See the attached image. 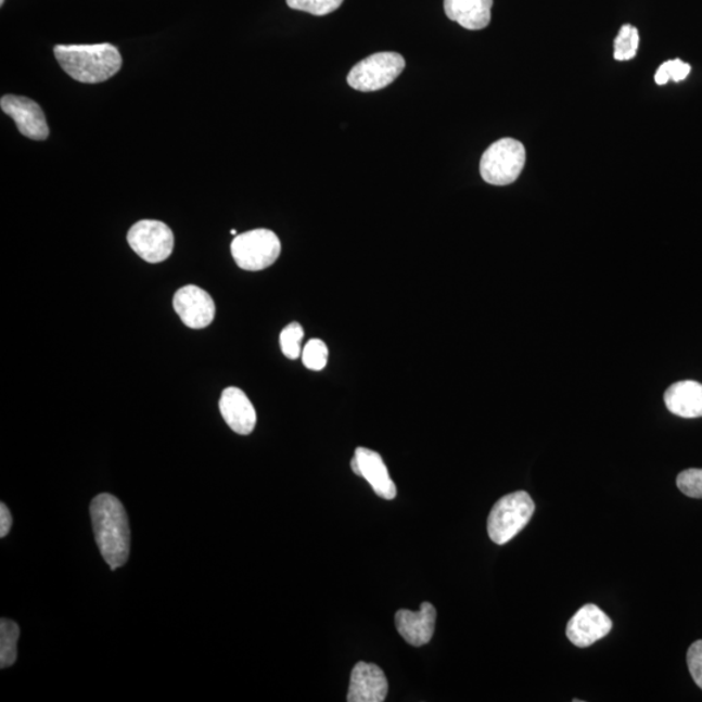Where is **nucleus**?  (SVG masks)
Instances as JSON below:
<instances>
[{
  "mask_svg": "<svg viewBox=\"0 0 702 702\" xmlns=\"http://www.w3.org/2000/svg\"><path fill=\"white\" fill-rule=\"evenodd\" d=\"M98 548L111 570L124 566L130 553V528L126 509L113 495L97 496L90 505Z\"/></svg>",
  "mask_w": 702,
  "mask_h": 702,
  "instance_id": "obj_1",
  "label": "nucleus"
},
{
  "mask_svg": "<svg viewBox=\"0 0 702 702\" xmlns=\"http://www.w3.org/2000/svg\"><path fill=\"white\" fill-rule=\"evenodd\" d=\"M55 58L65 74L84 84L107 81L120 71L123 58L114 44H59Z\"/></svg>",
  "mask_w": 702,
  "mask_h": 702,
  "instance_id": "obj_2",
  "label": "nucleus"
},
{
  "mask_svg": "<svg viewBox=\"0 0 702 702\" xmlns=\"http://www.w3.org/2000/svg\"><path fill=\"white\" fill-rule=\"evenodd\" d=\"M535 511V503L527 492H514L498 500L488 516V534L492 541L503 546L527 526Z\"/></svg>",
  "mask_w": 702,
  "mask_h": 702,
  "instance_id": "obj_3",
  "label": "nucleus"
},
{
  "mask_svg": "<svg viewBox=\"0 0 702 702\" xmlns=\"http://www.w3.org/2000/svg\"><path fill=\"white\" fill-rule=\"evenodd\" d=\"M526 166V149L514 139H502L484 151L481 175L490 186H510L518 180Z\"/></svg>",
  "mask_w": 702,
  "mask_h": 702,
  "instance_id": "obj_4",
  "label": "nucleus"
},
{
  "mask_svg": "<svg viewBox=\"0 0 702 702\" xmlns=\"http://www.w3.org/2000/svg\"><path fill=\"white\" fill-rule=\"evenodd\" d=\"M231 252L241 270L264 271L279 259L281 242L270 229H254L235 235Z\"/></svg>",
  "mask_w": 702,
  "mask_h": 702,
  "instance_id": "obj_5",
  "label": "nucleus"
},
{
  "mask_svg": "<svg viewBox=\"0 0 702 702\" xmlns=\"http://www.w3.org/2000/svg\"><path fill=\"white\" fill-rule=\"evenodd\" d=\"M405 65L404 56L397 52H378L354 65L347 84L363 93L384 89L403 74Z\"/></svg>",
  "mask_w": 702,
  "mask_h": 702,
  "instance_id": "obj_6",
  "label": "nucleus"
},
{
  "mask_svg": "<svg viewBox=\"0 0 702 702\" xmlns=\"http://www.w3.org/2000/svg\"><path fill=\"white\" fill-rule=\"evenodd\" d=\"M128 244L148 264H162L174 253V232L157 220H141L129 229Z\"/></svg>",
  "mask_w": 702,
  "mask_h": 702,
  "instance_id": "obj_7",
  "label": "nucleus"
},
{
  "mask_svg": "<svg viewBox=\"0 0 702 702\" xmlns=\"http://www.w3.org/2000/svg\"><path fill=\"white\" fill-rule=\"evenodd\" d=\"M0 107L5 115L12 117L20 133L33 141L48 139L50 129L41 106L26 97L4 95Z\"/></svg>",
  "mask_w": 702,
  "mask_h": 702,
  "instance_id": "obj_8",
  "label": "nucleus"
},
{
  "mask_svg": "<svg viewBox=\"0 0 702 702\" xmlns=\"http://www.w3.org/2000/svg\"><path fill=\"white\" fill-rule=\"evenodd\" d=\"M174 307L182 323L192 330H203L213 323L215 302L205 289L187 285L176 292Z\"/></svg>",
  "mask_w": 702,
  "mask_h": 702,
  "instance_id": "obj_9",
  "label": "nucleus"
},
{
  "mask_svg": "<svg viewBox=\"0 0 702 702\" xmlns=\"http://www.w3.org/2000/svg\"><path fill=\"white\" fill-rule=\"evenodd\" d=\"M612 628V620L599 607L588 603L569 621L566 635L575 647L587 648L605 638Z\"/></svg>",
  "mask_w": 702,
  "mask_h": 702,
  "instance_id": "obj_10",
  "label": "nucleus"
},
{
  "mask_svg": "<svg viewBox=\"0 0 702 702\" xmlns=\"http://www.w3.org/2000/svg\"><path fill=\"white\" fill-rule=\"evenodd\" d=\"M350 464L354 474L366 478L379 497L384 500H393L397 496L396 484L392 481L388 469L379 452L367 448H357Z\"/></svg>",
  "mask_w": 702,
  "mask_h": 702,
  "instance_id": "obj_11",
  "label": "nucleus"
},
{
  "mask_svg": "<svg viewBox=\"0 0 702 702\" xmlns=\"http://www.w3.org/2000/svg\"><path fill=\"white\" fill-rule=\"evenodd\" d=\"M388 694V680L376 665L359 662L350 677L349 702H383Z\"/></svg>",
  "mask_w": 702,
  "mask_h": 702,
  "instance_id": "obj_12",
  "label": "nucleus"
},
{
  "mask_svg": "<svg viewBox=\"0 0 702 702\" xmlns=\"http://www.w3.org/2000/svg\"><path fill=\"white\" fill-rule=\"evenodd\" d=\"M219 409L226 423L239 435H251L257 425V411L244 391L229 386L221 393Z\"/></svg>",
  "mask_w": 702,
  "mask_h": 702,
  "instance_id": "obj_13",
  "label": "nucleus"
},
{
  "mask_svg": "<svg viewBox=\"0 0 702 702\" xmlns=\"http://www.w3.org/2000/svg\"><path fill=\"white\" fill-rule=\"evenodd\" d=\"M436 609L430 602H423L419 612L398 610L396 627L399 635L412 647L429 644L435 633Z\"/></svg>",
  "mask_w": 702,
  "mask_h": 702,
  "instance_id": "obj_14",
  "label": "nucleus"
},
{
  "mask_svg": "<svg viewBox=\"0 0 702 702\" xmlns=\"http://www.w3.org/2000/svg\"><path fill=\"white\" fill-rule=\"evenodd\" d=\"M492 5L494 0H444L446 16L469 30L487 28Z\"/></svg>",
  "mask_w": 702,
  "mask_h": 702,
  "instance_id": "obj_15",
  "label": "nucleus"
},
{
  "mask_svg": "<svg viewBox=\"0 0 702 702\" xmlns=\"http://www.w3.org/2000/svg\"><path fill=\"white\" fill-rule=\"evenodd\" d=\"M665 404L674 416L693 419L702 417V384L693 380L674 383L665 392Z\"/></svg>",
  "mask_w": 702,
  "mask_h": 702,
  "instance_id": "obj_16",
  "label": "nucleus"
},
{
  "mask_svg": "<svg viewBox=\"0 0 702 702\" xmlns=\"http://www.w3.org/2000/svg\"><path fill=\"white\" fill-rule=\"evenodd\" d=\"M20 628L16 622L3 618L0 621V667L5 668L17 660V640Z\"/></svg>",
  "mask_w": 702,
  "mask_h": 702,
  "instance_id": "obj_17",
  "label": "nucleus"
},
{
  "mask_svg": "<svg viewBox=\"0 0 702 702\" xmlns=\"http://www.w3.org/2000/svg\"><path fill=\"white\" fill-rule=\"evenodd\" d=\"M640 43L639 30L635 26L626 24L622 28L614 41L615 61H631L638 52Z\"/></svg>",
  "mask_w": 702,
  "mask_h": 702,
  "instance_id": "obj_18",
  "label": "nucleus"
},
{
  "mask_svg": "<svg viewBox=\"0 0 702 702\" xmlns=\"http://www.w3.org/2000/svg\"><path fill=\"white\" fill-rule=\"evenodd\" d=\"M304 328L299 323H291L280 334V347L282 354L289 359H298L302 356V340H304Z\"/></svg>",
  "mask_w": 702,
  "mask_h": 702,
  "instance_id": "obj_19",
  "label": "nucleus"
},
{
  "mask_svg": "<svg viewBox=\"0 0 702 702\" xmlns=\"http://www.w3.org/2000/svg\"><path fill=\"white\" fill-rule=\"evenodd\" d=\"M302 362L308 370H323L328 362V347L323 341L318 339L308 341L305 349L302 350Z\"/></svg>",
  "mask_w": 702,
  "mask_h": 702,
  "instance_id": "obj_20",
  "label": "nucleus"
},
{
  "mask_svg": "<svg viewBox=\"0 0 702 702\" xmlns=\"http://www.w3.org/2000/svg\"><path fill=\"white\" fill-rule=\"evenodd\" d=\"M344 0H286L293 10L310 13L314 16H326L340 9Z\"/></svg>",
  "mask_w": 702,
  "mask_h": 702,
  "instance_id": "obj_21",
  "label": "nucleus"
},
{
  "mask_svg": "<svg viewBox=\"0 0 702 702\" xmlns=\"http://www.w3.org/2000/svg\"><path fill=\"white\" fill-rule=\"evenodd\" d=\"M690 74L691 65L681 62L680 59H675V61H668L661 64L658 74L654 76V81L658 85H666L671 80L680 82L686 80Z\"/></svg>",
  "mask_w": 702,
  "mask_h": 702,
  "instance_id": "obj_22",
  "label": "nucleus"
},
{
  "mask_svg": "<svg viewBox=\"0 0 702 702\" xmlns=\"http://www.w3.org/2000/svg\"><path fill=\"white\" fill-rule=\"evenodd\" d=\"M677 484L681 494L692 498H702V469H688L680 472Z\"/></svg>",
  "mask_w": 702,
  "mask_h": 702,
  "instance_id": "obj_23",
  "label": "nucleus"
},
{
  "mask_svg": "<svg viewBox=\"0 0 702 702\" xmlns=\"http://www.w3.org/2000/svg\"><path fill=\"white\" fill-rule=\"evenodd\" d=\"M687 664L694 684L702 690V640L693 642L690 649H688Z\"/></svg>",
  "mask_w": 702,
  "mask_h": 702,
  "instance_id": "obj_24",
  "label": "nucleus"
},
{
  "mask_svg": "<svg viewBox=\"0 0 702 702\" xmlns=\"http://www.w3.org/2000/svg\"><path fill=\"white\" fill-rule=\"evenodd\" d=\"M12 527V515L9 508L4 503L0 505V537H5L10 534Z\"/></svg>",
  "mask_w": 702,
  "mask_h": 702,
  "instance_id": "obj_25",
  "label": "nucleus"
},
{
  "mask_svg": "<svg viewBox=\"0 0 702 702\" xmlns=\"http://www.w3.org/2000/svg\"><path fill=\"white\" fill-rule=\"evenodd\" d=\"M231 234L238 235V231H235V229H232Z\"/></svg>",
  "mask_w": 702,
  "mask_h": 702,
  "instance_id": "obj_26",
  "label": "nucleus"
},
{
  "mask_svg": "<svg viewBox=\"0 0 702 702\" xmlns=\"http://www.w3.org/2000/svg\"><path fill=\"white\" fill-rule=\"evenodd\" d=\"M3 3H4V0H0V5H3Z\"/></svg>",
  "mask_w": 702,
  "mask_h": 702,
  "instance_id": "obj_27",
  "label": "nucleus"
}]
</instances>
